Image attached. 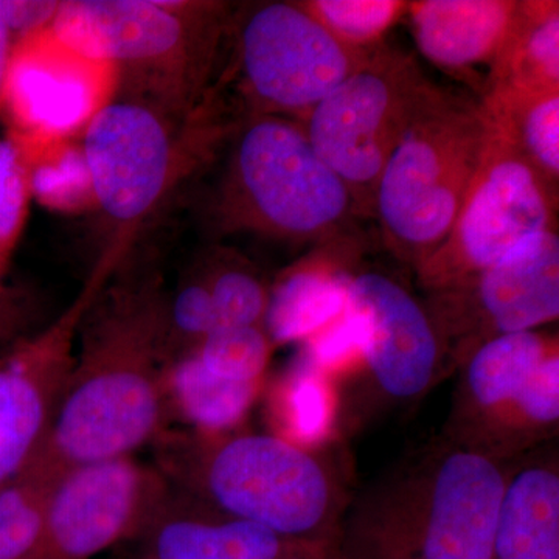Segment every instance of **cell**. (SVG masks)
<instances>
[{
  "instance_id": "cell-1",
  "label": "cell",
  "mask_w": 559,
  "mask_h": 559,
  "mask_svg": "<svg viewBox=\"0 0 559 559\" xmlns=\"http://www.w3.org/2000/svg\"><path fill=\"white\" fill-rule=\"evenodd\" d=\"M167 299L153 272L106 282L81 320L60 409L32 466L57 480L75 466L131 457L167 430Z\"/></svg>"
},
{
  "instance_id": "cell-2",
  "label": "cell",
  "mask_w": 559,
  "mask_h": 559,
  "mask_svg": "<svg viewBox=\"0 0 559 559\" xmlns=\"http://www.w3.org/2000/svg\"><path fill=\"white\" fill-rule=\"evenodd\" d=\"M212 2L70 0L51 21L55 38L87 60L119 70L124 100L189 119L207 83L221 32Z\"/></svg>"
},
{
  "instance_id": "cell-3",
  "label": "cell",
  "mask_w": 559,
  "mask_h": 559,
  "mask_svg": "<svg viewBox=\"0 0 559 559\" xmlns=\"http://www.w3.org/2000/svg\"><path fill=\"white\" fill-rule=\"evenodd\" d=\"M488 135L480 98L430 84L374 191L385 238L421 264L451 234Z\"/></svg>"
},
{
  "instance_id": "cell-4",
  "label": "cell",
  "mask_w": 559,
  "mask_h": 559,
  "mask_svg": "<svg viewBox=\"0 0 559 559\" xmlns=\"http://www.w3.org/2000/svg\"><path fill=\"white\" fill-rule=\"evenodd\" d=\"M154 447L157 471L171 491L207 500L227 516L278 536L310 532L329 509V480L318 462L280 437L219 439L167 429Z\"/></svg>"
},
{
  "instance_id": "cell-5",
  "label": "cell",
  "mask_w": 559,
  "mask_h": 559,
  "mask_svg": "<svg viewBox=\"0 0 559 559\" xmlns=\"http://www.w3.org/2000/svg\"><path fill=\"white\" fill-rule=\"evenodd\" d=\"M221 210L241 229L311 240L330 237L356 207L300 123L261 114L235 143Z\"/></svg>"
},
{
  "instance_id": "cell-6",
  "label": "cell",
  "mask_w": 559,
  "mask_h": 559,
  "mask_svg": "<svg viewBox=\"0 0 559 559\" xmlns=\"http://www.w3.org/2000/svg\"><path fill=\"white\" fill-rule=\"evenodd\" d=\"M430 84L414 58L380 46L305 117L312 148L358 212H373L382 170Z\"/></svg>"
},
{
  "instance_id": "cell-7",
  "label": "cell",
  "mask_w": 559,
  "mask_h": 559,
  "mask_svg": "<svg viewBox=\"0 0 559 559\" xmlns=\"http://www.w3.org/2000/svg\"><path fill=\"white\" fill-rule=\"evenodd\" d=\"M176 121L140 103L121 100L92 116L83 140L91 197L109 245L100 259L121 266L139 231L162 209L186 168Z\"/></svg>"
},
{
  "instance_id": "cell-8",
  "label": "cell",
  "mask_w": 559,
  "mask_h": 559,
  "mask_svg": "<svg viewBox=\"0 0 559 559\" xmlns=\"http://www.w3.org/2000/svg\"><path fill=\"white\" fill-rule=\"evenodd\" d=\"M557 200L488 119L484 153L457 219L418 271L439 288L473 282L532 235L554 229Z\"/></svg>"
},
{
  "instance_id": "cell-9",
  "label": "cell",
  "mask_w": 559,
  "mask_h": 559,
  "mask_svg": "<svg viewBox=\"0 0 559 559\" xmlns=\"http://www.w3.org/2000/svg\"><path fill=\"white\" fill-rule=\"evenodd\" d=\"M241 72L261 114L307 117L371 51L349 49L301 3L266 2L241 22Z\"/></svg>"
},
{
  "instance_id": "cell-10",
  "label": "cell",
  "mask_w": 559,
  "mask_h": 559,
  "mask_svg": "<svg viewBox=\"0 0 559 559\" xmlns=\"http://www.w3.org/2000/svg\"><path fill=\"white\" fill-rule=\"evenodd\" d=\"M110 277L94 266L68 308L0 355V489L43 450L68 385L81 320Z\"/></svg>"
},
{
  "instance_id": "cell-11",
  "label": "cell",
  "mask_w": 559,
  "mask_h": 559,
  "mask_svg": "<svg viewBox=\"0 0 559 559\" xmlns=\"http://www.w3.org/2000/svg\"><path fill=\"white\" fill-rule=\"evenodd\" d=\"M164 476L134 455L66 471L51 487L39 559H91L140 535L170 498Z\"/></svg>"
},
{
  "instance_id": "cell-12",
  "label": "cell",
  "mask_w": 559,
  "mask_h": 559,
  "mask_svg": "<svg viewBox=\"0 0 559 559\" xmlns=\"http://www.w3.org/2000/svg\"><path fill=\"white\" fill-rule=\"evenodd\" d=\"M348 301L362 316V356L382 389L409 399L428 388L439 344L425 310L399 282L378 272L349 277Z\"/></svg>"
},
{
  "instance_id": "cell-13",
  "label": "cell",
  "mask_w": 559,
  "mask_h": 559,
  "mask_svg": "<svg viewBox=\"0 0 559 559\" xmlns=\"http://www.w3.org/2000/svg\"><path fill=\"white\" fill-rule=\"evenodd\" d=\"M506 480L484 455L455 452L437 474L426 559H491Z\"/></svg>"
},
{
  "instance_id": "cell-14",
  "label": "cell",
  "mask_w": 559,
  "mask_h": 559,
  "mask_svg": "<svg viewBox=\"0 0 559 559\" xmlns=\"http://www.w3.org/2000/svg\"><path fill=\"white\" fill-rule=\"evenodd\" d=\"M481 310L499 334L533 331L559 316V238L532 235L473 280Z\"/></svg>"
},
{
  "instance_id": "cell-15",
  "label": "cell",
  "mask_w": 559,
  "mask_h": 559,
  "mask_svg": "<svg viewBox=\"0 0 559 559\" xmlns=\"http://www.w3.org/2000/svg\"><path fill=\"white\" fill-rule=\"evenodd\" d=\"M516 9L518 2L511 0L407 3L412 33L423 57L437 68L465 76L479 68H487L489 76Z\"/></svg>"
},
{
  "instance_id": "cell-16",
  "label": "cell",
  "mask_w": 559,
  "mask_h": 559,
  "mask_svg": "<svg viewBox=\"0 0 559 559\" xmlns=\"http://www.w3.org/2000/svg\"><path fill=\"white\" fill-rule=\"evenodd\" d=\"M150 559H277V533L253 522L210 521L186 510L171 491L159 513L143 530Z\"/></svg>"
},
{
  "instance_id": "cell-17",
  "label": "cell",
  "mask_w": 559,
  "mask_h": 559,
  "mask_svg": "<svg viewBox=\"0 0 559 559\" xmlns=\"http://www.w3.org/2000/svg\"><path fill=\"white\" fill-rule=\"evenodd\" d=\"M498 559H559V479L549 469L518 474L506 488L496 530Z\"/></svg>"
},
{
  "instance_id": "cell-18",
  "label": "cell",
  "mask_w": 559,
  "mask_h": 559,
  "mask_svg": "<svg viewBox=\"0 0 559 559\" xmlns=\"http://www.w3.org/2000/svg\"><path fill=\"white\" fill-rule=\"evenodd\" d=\"M489 121L558 198L559 91L495 87L480 97Z\"/></svg>"
},
{
  "instance_id": "cell-19",
  "label": "cell",
  "mask_w": 559,
  "mask_h": 559,
  "mask_svg": "<svg viewBox=\"0 0 559 559\" xmlns=\"http://www.w3.org/2000/svg\"><path fill=\"white\" fill-rule=\"evenodd\" d=\"M495 87L559 91L558 2H518L481 95Z\"/></svg>"
},
{
  "instance_id": "cell-20",
  "label": "cell",
  "mask_w": 559,
  "mask_h": 559,
  "mask_svg": "<svg viewBox=\"0 0 559 559\" xmlns=\"http://www.w3.org/2000/svg\"><path fill=\"white\" fill-rule=\"evenodd\" d=\"M260 382H235L210 373L193 353L173 360L165 374L168 418L186 423L191 432L221 436L248 414Z\"/></svg>"
},
{
  "instance_id": "cell-21",
  "label": "cell",
  "mask_w": 559,
  "mask_h": 559,
  "mask_svg": "<svg viewBox=\"0 0 559 559\" xmlns=\"http://www.w3.org/2000/svg\"><path fill=\"white\" fill-rule=\"evenodd\" d=\"M349 277L330 267L307 266L290 272L270 294L263 329L275 344L307 341L348 305Z\"/></svg>"
},
{
  "instance_id": "cell-22",
  "label": "cell",
  "mask_w": 559,
  "mask_h": 559,
  "mask_svg": "<svg viewBox=\"0 0 559 559\" xmlns=\"http://www.w3.org/2000/svg\"><path fill=\"white\" fill-rule=\"evenodd\" d=\"M549 355L546 341L535 331L498 334L481 345L471 359V395L481 407L518 404Z\"/></svg>"
},
{
  "instance_id": "cell-23",
  "label": "cell",
  "mask_w": 559,
  "mask_h": 559,
  "mask_svg": "<svg viewBox=\"0 0 559 559\" xmlns=\"http://www.w3.org/2000/svg\"><path fill=\"white\" fill-rule=\"evenodd\" d=\"M57 480L28 465L0 489V559H39L47 502Z\"/></svg>"
},
{
  "instance_id": "cell-24",
  "label": "cell",
  "mask_w": 559,
  "mask_h": 559,
  "mask_svg": "<svg viewBox=\"0 0 559 559\" xmlns=\"http://www.w3.org/2000/svg\"><path fill=\"white\" fill-rule=\"evenodd\" d=\"M342 44L349 49L373 51L382 36L407 11L399 0H314L301 3Z\"/></svg>"
},
{
  "instance_id": "cell-25",
  "label": "cell",
  "mask_w": 559,
  "mask_h": 559,
  "mask_svg": "<svg viewBox=\"0 0 559 559\" xmlns=\"http://www.w3.org/2000/svg\"><path fill=\"white\" fill-rule=\"evenodd\" d=\"M263 326L216 329L193 349L204 369L223 380L260 382L271 355Z\"/></svg>"
},
{
  "instance_id": "cell-26",
  "label": "cell",
  "mask_w": 559,
  "mask_h": 559,
  "mask_svg": "<svg viewBox=\"0 0 559 559\" xmlns=\"http://www.w3.org/2000/svg\"><path fill=\"white\" fill-rule=\"evenodd\" d=\"M213 308L216 329L263 326L270 294L255 274L234 263H216L202 272Z\"/></svg>"
},
{
  "instance_id": "cell-27",
  "label": "cell",
  "mask_w": 559,
  "mask_h": 559,
  "mask_svg": "<svg viewBox=\"0 0 559 559\" xmlns=\"http://www.w3.org/2000/svg\"><path fill=\"white\" fill-rule=\"evenodd\" d=\"M33 194L28 157L16 139H0V264L9 266L27 226Z\"/></svg>"
},
{
  "instance_id": "cell-28",
  "label": "cell",
  "mask_w": 559,
  "mask_h": 559,
  "mask_svg": "<svg viewBox=\"0 0 559 559\" xmlns=\"http://www.w3.org/2000/svg\"><path fill=\"white\" fill-rule=\"evenodd\" d=\"M165 330L171 362L193 352L216 330L215 308L202 274L186 280L173 296H168Z\"/></svg>"
},
{
  "instance_id": "cell-29",
  "label": "cell",
  "mask_w": 559,
  "mask_h": 559,
  "mask_svg": "<svg viewBox=\"0 0 559 559\" xmlns=\"http://www.w3.org/2000/svg\"><path fill=\"white\" fill-rule=\"evenodd\" d=\"M364 344L366 325L362 316L348 301L340 318L305 341L301 366L322 373L323 370L334 369L355 356H362Z\"/></svg>"
},
{
  "instance_id": "cell-30",
  "label": "cell",
  "mask_w": 559,
  "mask_h": 559,
  "mask_svg": "<svg viewBox=\"0 0 559 559\" xmlns=\"http://www.w3.org/2000/svg\"><path fill=\"white\" fill-rule=\"evenodd\" d=\"M288 409L290 428L297 439L312 443L329 432L330 393L320 371L300 367L290 384Z\"/></svg>"
},
{
  "instance_id": "cell-31",
  "label": "cell",
  "mask_w": 559,
  "mask_h": 559,
  "mask_svg": "<svg viewBox=\"0 0 559 559\" xmlns=\"http://www.w3.org/2000/svg\"><path fill=\"white\" fill-rule=\"evenodd\" d=\"M9 272V266L0 264V355L50 322L43 318L39 297L11 283Z\"/></svg>"
},
{
  "instance_id": "cell-32",
  "label": "cell",
  "mask_w": 559,
  "mask_h": 559,
  "mask_svg": "<svg viewBox=\"0 0 559 559\" xmlns=\"http://www.w3.org/2000/svg\"><path fill=\"white\" fill-rule=\"evenodd\" d=\"M521 414L538 425H551L559 418V358L550 353L528 382L516 404Z\"/></svg>"
},
{
  "instance_id": "cell-33",
  "label": "cell",
  "mask_w": 559,
  "mask_h": 559,
  "mask_svg": "<svg viewBox=\"0 0 559 559\" xmlns=\"http://www.w3.org/2000/svg\"><path fill=\"white\" fill-rule=\"evenodd\" d=\"M14 38L38 31L51 24L60 2H25V0H2Z\"/></svg>"
},
{
  "instance_id": "cell-34",
  "label": "cell",
  "mask_w": 559,
  "mask_h": 559,
  "mask_svg": "<svg viewBox=\"0 0 559 559\" xmlns=\"http://www.w3.org/2000/svg\"><path fill=\"white\" fill-rule=\"evenodd\" d=\"M13 53L14 35L11 32L9 21H7L3 2L0 0V112H2L3 105H5L7 84H9Z\"/></svg>"
}]
</instances>
